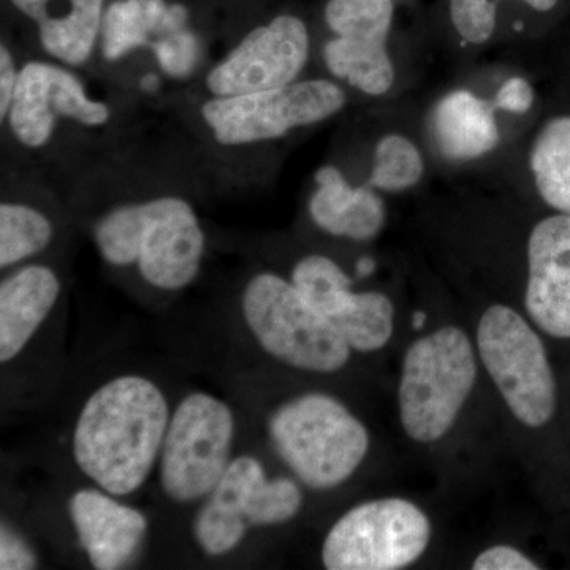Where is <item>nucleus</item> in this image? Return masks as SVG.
<instances>
[{
	"label": "nucleus",
	"instance_id": "obj_27",
	"mask_svg": "<svg viewBox=\"0 0 570 570\" xmlns=\"http://www.w3.org/2000/svg\"><path fill=\"white\" fill-rule=\"evenodd\" d=\"M450 14L456 31L469 43L489 41L497 28L493 0H450Z\"/></svg>",
	"mask_w": 570,
	"mask_h": 570
},
{
	"label": "nucleus",
	"instance_id": "obj_34",
	"mask_svg": "<svg viewBox=\"0 0 570 570\" xmlns=\"http://www.w3.org/2000/svg\"><path fill=\"white\" fill-rule=\"evenodd\" d=\"M426 324V313H423V311H417V313L414 314V317H412V326H414V330H422L423 326Z\"/></svg>",
	"mask_w": 570,
	"mask_h": 570
},
{
	"label": "nucleus",
	"instance_id": "obj_2",
	"mask_svg": "<svg viewBox=\"0 0 570 570\" xmlns=\"http://www.w3.org/2000/svg\"><path fill=\"white\" fill-rule=\"evenodd\" d=\"M104 261L137 265L146 283L160 291H183L200 272L205 234L193 206L178 197L122 205L94 228Z\"/></svg>",
	"mask_w": 570,
	"mask_h": 570
},
{
	"label": "nucleus",
	"instance_id": "obj_26",
	"mask_svg": "<svg viewBox=\"0 0 570 570\" xmlns=\"http://www.w3.org/2000/svg\"><path fill=\"white\" fill-rule=\"evenodd\" d=\"M303 508V491L295 480L268 479L266 472L257 479L247 501L249 528L277 527L288 523Z\"/></svg>",
	"mask_w": 570,
	"mask_h": 570
},
{
	"label": "nucleus",
	"instance_id": "obj_32",
	"mask_svg": "<svg viewBox=\"0 0 570 570\" xmlns=\"http://www.w3.org/2000/svg\"><path fill=\"white\" fill-rule=\"evenodd\" d=\"M524 3L538 11H549L557 6L558 0H523Z\"/></svg>",
	"mask_w": 570,
	"mask_h": 570
},
{
	"label": "nucleus",
	"instance_id": "obj_25",
	"mask_svg": "<svg viewBox=\"0 0 570 570\" xmlns=\"http://www.w3.org/2000/svg\"><path fill=\"white\" fill-rule=\"evenodd\" d=\"M423 175L422 154L417 146L401 135H387L377 142L370 186L400 193L415 186Z\"/></svg>",
	"mask_w": 570,
	"mask_h": 570
},
{
	"label": "nucleus",
	"instance_id": "obj_20",
	"mask_svg": "<svg viewBox=\"0 0 570 570\" xmlns=\"http://www.w3.org/2000/svg\"><path fill=\"white\" fill-rule=\"evenodd\" d=\"M186 10L168 7L165 0H118L105 11L102 51L108 61H118L127 52L149 43V37L178 31Z\"/></svg>",
	"mask_w": 570,
	"mask_h": 570
},
{
	"label": "nucleus",
	"instance_id": "obj_14",
	"mask_svg": "<svg viewBox=\"0 0 570 570\" xmlns=\"http://www.w3.org/2000/svg\"><path fill=\"white\" fill-rule=\"evenodd\" d=\"M69 515L78 542L94 569L118 570L132 561L148 532L141 510L99 489L75 491Z\"/></svg>",
	"mask_w": 570,
	"mask_h": 570
},
{
	"label": "nucleus",
	"instance_id": "obj_28",
	"mask_svg": "<svg viewBox=\"0 0 570 570\" xmlns=\"http://www.w3.org/2000/svg\"><path fill=\"white\" fill-rule=\"evenodd\" d=\"M39 564L36 551L20 532L10 524L2 523L0 528V569L26 570L36 569Z\"/></svg>",
	"mask_w": 570,
	"mask_h": 570
},
{
	"label": "nucleus",
	"instance_id": "obj_29",
	"mask_svg": "<svg viewBox=\"0 0 570 570\" xmlns=\"http://www.w3.org/2000/svg\"><path fill=\"white\" fill-rule=\"evenodd\" d=\"M475 570H538L539 566L515 547L497 546L479 554Z\"/></svg>",
	"mask_w": 570,
	"mask_h": 570
},
{
	"label": "nucleus",
	"instance_id": "obj_9",
	"mask_svg": "<svg viewBox=\"0 0 570 570\" xmlns=\"http://www.w3.org/2000/svg\"><path fill=\"white\" fill-rule=\"evenodd\" d=\"M346 96L335 82H292L269 91L214 97L202 108L205 122L223 145L276 140L296 127L311 126L336 115Z\"/></svg>",
	"mask_w": 570,
	"mask_h": 570
},
{
	"label": "nucleus",
	"instance_id": "obj_31",
	"mask_svg": "<svg viewBox=\"0 0 570 570\" xmlns=\"http://www.w3.org/2000/svg\"><path fill=\"white\" fill-rule=\"evenodd\" d=\"M17 66H14L13 56L6 45L0 47V116L6 119L9 116L11 102H13L14 91L18 85Z\"/></svg>",
	"mask_w": 570,
	"mask_h": 570
},
{
	"label": "nucleus",
	"instance_id": "obj_13",
	"mask_svg": "<svg viewBox=\"0 0 570 570\" xmlns=\"http://www.w3.org/2000/svg\"><path fill=\"white\" fill-rule=\"evenodd\" d=\"M528 314L547 335L570 340V216L535 225L528 243Z\"/></svg>",
	"mask_w": 570,
	"mask_h": 570
},
{
	"label": "nucleus",
	"instance_id": "obj_6",
	"mask_svg": "<svg viewBox=\"0 0 570 570\" xmlns=\"http://www.w3.org/2000/svg\"><path fill=\"white\" fill-rule=\"evenodd\" d=\"M234 411L220 397L189 393L174 409L160 449V487L178 504L208 497L234 460Z\"/></svg>",
	"mask_w": 570,
	"mask_h": 570
},
{
	"label": "nucleus",
	"instance_id": "obj_8",
	"mask_svg": "<svg viewBox=\"0 0 570 570\" xmlns=\"http://www.w3.org/2000/svg\"><path fill=\"white\" fill-rule=\"evenodd\" d=\"M431 540L430 519L407 499L385 498L347 510L326 532L328 570H397L414 564Z\"/></svg>",
	"mask_w": 570,
	"mask_h": 570
},
{
	"label": "nucleus",
	"instance_id": "obj_12",
	"mask_svg": "<svg viewBox=\"0 0 570 570\" xmlns=\"http://www.w3.org/2000/svg\"><path fill=\"white\" fill-rule=\"evenodd\" d=\"M11 132L28 148H41L55 132L56 119L99 127L110 119L107 105L92 100L81 81L62 67L29 62L18 75L9 116Z\"/></svg>",
	"mask_w": 570,
	"mask_h": 570
},
{
	"label": "nucleus",
	"instance_id": "obj_1",
	"mask_svg": "<svg viewBox=\"0 0 570 570\" xmlns=\"http://www.w3.org/2000/svg\"><path fill=\"white\" fill-rule=\"evenodd\" d=\"M170 415L167 396L151 379H110L86 400L75 422V464L112 497L137 493L159 463Z\"/></svg>",
	"mask_w": 570,
	"mask_h": 570
},
{
	"label": "nucleus",
	"instance_id": "obj_5",
	"mask_svg": "<svg viewBox=\"0 0 570 570\" xmlns=\"http://www.w3.org/2000/svg\"><path fill=\"white\" fill-rule=\"evenodd\" d=\"M242 314L258 346L284 365L325 374L348 362L351 347L333 322L275 273H261L246 284Z\"/></svg>",
	"mask_w": 570,
	"mask_h": 570
},
{
	"label": "nucleus",
	"instance_id": "obj_30",
	"mask_svg": "<svg viewBox=\"0 0 570 570\" xmlns=\"http://www.w3.org/2000/svg\"><path fill=\"white\" fill-rule=\"evenodd\" d=\"M534 102V91L523 78H510L499 89L493 107L509 112H527Z\"/></svg>",
	"mask_w": 570,
	"mask_h": 570
},
{
	"label": "nucleus",
	"instance_id": "obj_17",
	"mask_svg": "<svg viewBox=\"0 0 570 570\" xmlns=\"http://www.w3.org/2000/svg\"><path fill=\"white\" fill-rule=\"evenodd\" d=\"M39 26L41 47L69 66L92 55L102 31L105 0H11Z\"/></svg>",
	"mask_w": 570,
	"mask_h": 570
},
{
	"label": "nucleus",
	"instance_id": "obj_15",
	"mask_svg": "<svg viewBox=\"0 0 570 570\" xmlns=\"http://www.w3.org/2000/svg\"><path fill=\"white\" fill-rule=\"evenodd\" d=\"M264 472L261 460L250 455L235 456L212 493L205 498L195 515L193 532L198 549L206 557H225L242 546L249 531V493L255 480Z\"/></svg>",
	"mask_w": 570,
	"mask_h": 570
},
{
	"label": "nucleus",
	"instance_id": "obj_23",
	"mask_svg": "<svg viewBox=\"0 0 570 570\" xmlns=\"http://www.w3.org/2000/svg\"><path fill=\"white\" fill-rule=\"evenodd\" d=\"M52 235L50 219L31 206L0 205V266L10 268L40 254L50 245Z\"/></svg>",
	"mask_w": 570,
	"mask_h": 570
},
{
	"label": "nucleus",
	"instance_id": "obj_22",
	"mask_svg": "<svg viewBox=\"0 0 570 570\" xmlns=\"http://www.w3.org/2000/svg\"><path fill=\"white\" fill-rule=\"evenodd\" d=\"M351 351L376 352L389 343L395 326V307L381 292L352 294L347 305L330 318Z\"/></svg>",
	"mask_w": 570,
	"mask_h": 570
},
{
	"label": "nucleus",
	"instance_id": "obj_24",
	"mask_svg": "<svg viewBox=\"0 0 570 570\" xmlns=\"http://www.w3.org/2000/svg\"><path fill=\"white\" fill-rule=\"evenodd\" d=\"M291 283L314 309L328 318L336 316L354 294L351 277L325 255L302 258L292 272Z\"/></svg>",
	"mask_w": 570,
	"mask_h": 570
},
{
	"label": "nucleus",
	"instance_id": "obj_7",
	"mask_svg": "<svg viewBox=\"0 0 570 570\" xmlns=\"http://www.w3.org/2000/svg\"><path fill=\"white\" fill-rule=\"evenodd\" d=\"M479 354L512 414L539 428L553 417L557 384L538 333L512 307L494 305L480 318Z\"/></svg>",
	"mask_w": 570,
	"mask_h": 570
},
{
	"label": "nucleus",
	"instance_id": "obj_19",
	"mask_svg": "<svg viewBox=\"0 0 570 570\" xmlns=\"http://www.w3.org/2000/svg\"><path fill=\"white\" fill-rule=\"evenodd\" d=\"M430 130L439 154L452 163L485 156L501 140L493 104L469 91L445 96L431 112Z\"/></svg>",
	"mask_w": 570,
	"mask_h": 570
},
{
	"label": "nucleus",
	"instance_id": "obj_16",
	"mask_svg": "<svg viewBox=\"0 0 570 570\" xmlns=\"http://www.w3.org/2000/svg\"><path fill=\"white\" fill-rule=\"evenodd\" d=\"M61 295V281L45 265H28L0 284V362L24 351Z\"/></svg>",
	"mask_w": 570,
	"mask_h": 570
},
{
	"label": "nucleus",
	"instance_id": "obj_18",
	"mask_svg": "<svg viewBox=\"0 0 570 570\" xmlns=\"http://www.w3.org/2000/svg\"><path fill=\"white\" fill-rule=\"evenodd\" d=\"M316 183L309 213L326 234L366 242L382 230L387 219L384 202L370 187H352L335 167H322Z\"/></svg>",
	"mask_w": 570,
	"mask_h": 570
},
{
	"label": "nucleus",
	"instance_id": "obj_10",
	"mask_svg": "<svg viewBox=\"0 0 570 570\" xmlns=\"http://www.w3.org/2000/svg\"><path fill=\"white\" fill-rule=\"evenodd\" d=\"M325 20L336 33L324 48L328 70L367 96L389 92L395 80L387 51L392 0H330Z\"/></svg>",
	"mask_w": 570,
	"mask_h": 570
},
{
	"label": "nucleus",
	"instance_id": "obj_3",
	"mask_svg": "<svg viewBox=\"0 0 570 570\" xmlns=\"http://www.w3.org/2000/svg\"><path fill=\"white\" fill-rule=\"evenodd\" d=\"M273 448L313 490L343 485L366 459L370 433L336 397L306 393L285 401L268 420Z\"/></svg>",
	"mask_w": 570,
	"mask_h": 570
},
{
	"label": "nucleus",
	"instance_id": "obj_33",
	"mask_svg": "<svg viewBox=\"0 0 570 570\" xmlns=\"http://www.w3.org/2000/svg\"><path fill=\"white\" fill-rule=\"evenodd\" d=\"M374 269V262L371 261V258H362V261L356 264V273H358L360 276H367L373 273Z\"/></svg>",
	"mask_w": 570,
	"mask_h": 570
},
{
	"label": "nucleus",
	"instance_id": "obj_4",
	"mask_svg": "<svg viewBox=\"0 0 570 570\" xmlns=\"http://www.w3.org/2000/svg\"><path fill=\"white\" fill-rule=\"evenodd\" d=\"M478 379L474 347L459 326L420 337L404 356L397 403L412 441L430 444L449 433Z\"/></svg>",
	"mask_w": 570,
	"mask_h": 570
},
{
	"label": "nucleus",
	"instance_id": "obj_11",
	"mask_svg": "<svg viewBox=\"0 0 570 570\" xmlns=\"http://www.w3.org/2000/svg\"><path fill=\"white\" fill-rule=\"evenodd\" d=\"M309 56V33L305 22L281 14L258 26L239 41L223 62L209 71L214 97L269 91L295 82Z\"/></svg>",
	"mask_w": 570,
	"mask_h": 570
},
{
	"label": "nucleus",
	"instance_id": "obj_21",
	"mask_svg": "<svg viewBox=\"0 0 570 570\" xmlns=\"http://www.w3.org/2000/svg\"><path fill=\"white\" fill-rule=\"evenodd\" d=\"M531 170L542 200L570 216V116L542 127L532 146Z\"/></svg>",
	"mask_w": 570,
	"mask_h": 570
}]
</instances>
